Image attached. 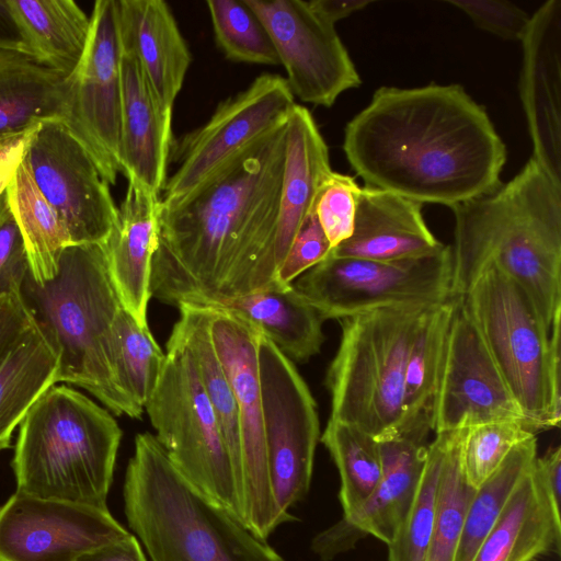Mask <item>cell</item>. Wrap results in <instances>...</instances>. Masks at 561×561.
I'll return each mask as SVG.
<instances>
[{"mask_svg": "<svg viewBox=\"0 0 561 561\" xmlns=\"http://www.w3.org/2000/svg\"><path fill=\"white\" fill-rule=\"evenodd\" d=\"M59 358L36 325L0 366V451L33 404L56 383Z\"/></svg>", "mask_w": 561, "mask_h": 561, "instance_id": "4dcf8cb0", "label": "cell"}, {"mask_svg": "<svg viewBox=\"0 0 561 561\" xmlns=\"http://www.w3.org/2000/svg\"><path fill=\"white\" fill-rule=\"evenodd\" d=\"M533 436L536 434L519 421H495L466 428L460 462L468 485L477 490L499 469L516 445Z\"/></svg>", "mask_w": 561, "mask_h": 561, "instance_id": "ab89813d", "label": "cell"}, {"mask_svg": "<svg viewBox=\"0 0 561 561\" xmlns=\"http://www.w3.org/2000/svg\"><path fill=\"white\" fill-rule=\"evenodd\" d=\"M446 3L465 12L483 31L506 41H522L530 15L506 0H447Z\"/></svg>", "mask_w": 561, "mask_h": 561, "instance_id": "b9f144b4", "label": "cell"}, {"mask_svg": "<svg viewBox=\"0 0 561 561\" xmlns=\"http://www.w3.org/2000/svg\"><path fill=\"white\" fill-rule=\"evenodd\" d=\"M129 535L107 508L19 492L0 506V561H76Z\"/></svg>", "mask_w": 561, "mask_h": 561, "instance_id": "e0dca14e", "label": "cell"}, {"mask_svg": "<svg viewBox=\"0 0 561 561\" xmlns=\"http://www.w3.org/2000/svg\"><path fill=\"white\" fill-rule=\"evenodd\" d=\"M465 430L445 431L436 514L425 561H455L456 558L467 507L476 491L466 482L461 469Z\"/></svg>", "mask_w": 561, "mask_h": 561, "instance_id": "d590c367", "label": "cell"}, {"mask_svg": "<svg viewBox=\"0 0 561 561\" xmlns=\"http://www.w3.org/2000/svg\"><path fill=\"white\" fill-rule=\"evenodd\" d=\"M259 373L266 460L277 527L309 492L320 440L317 404L294 363L261 335Z\"/></svg>", "mask_w": 561, "mask_h": 561, "instance_id": "8fae6325", "label": "cell"}, {"mask_svg": "<svg viewBox=\"0 0 561 561\" xmlns=\"http://www.w3.org/2000/svg\"><path fill=\"white\" fill-rule=\"evenodd\" d=\"M446 432L435 433L409 513L388 547V561H425L434 526Z\"/></svg>", "mask_w": 561, "mask_h": 561, "instance_id": "74e56055", "label": "cell"}, {"mask_svg": "<svg viewBox=\"0 0 561 561\" xmlns=\"http://www.w3.org/2000/svg\"><path fill=\"white\" fill-rule=\"evenodd\" d=\"M84 53L66 78L68 107L64 125L89 152L104 180L121 173V39L117 0H96Z\"/></svg>", "mask_w": 561, "mask_h": 561, "instance_id": "4fadbf2b", "label": "cell"}, {"mask_svg": "<svg viewBox=\"0 0 561 561\" xmlns=\"http://www.w3.org/2000/svg\"><path fill=\"white\" fill-rule=\"evenodd\" d=\"M165 346L160 378L144 408L154 437L185 480L244 525L231 459L178 321Z\"/></svg>", "mask_w": 561, "mask_h": 561, "instance_id": "ba28073f", "label": "cell"}, {"mask_svg": "<svg viewBox=\"0 0 561 561\" xmlns=\"http://www.w3.org/2000/svg\"><path fill=\"white\" fill-rule=\"evenodd\" d=\"M121 47L139 61L163 112L172 114L192 62L188 45L162 0H117Z\"/></svg>", "mask_w": 561, "mask_h": 561, "instance_id": "7402d4cb", "label": "cell"}, {"mask_svg": "<svg viewBox=\"0 0 561 561\" xmlns=\"http://www.w3.org/2000/svg\"><path fill=\"white\" fill-rule=\"evenodd\" d=\"M122 435L107 409L54 385L19 425L11 463L16 492L107 508Z\"/></svg>", "mask_w": 561, "mask_h": 561, "instance_id": "8992f818", "label": "cell"}, {"mask_svg": "<svg viewBox=\"0 0 561 561\" xmlns=\"http://www.w3.org/2000/svg\"><path fill=\"white\" fill-rule=\"evenodd\" d=\"M364 537L366 535L363 531L342 517L312 539L311 549L323 561H330L337 554L353 549Z\"/></svg>", "mask_w": 561, "mask_h": 561, "instance_id": "bcb514c9", "label": "cell"}, {"mask_svg": "<svg viewBox=\"0 0 561 561\" xmlns=\"http://www.w3.org/2000/svg\"><path fill=\"white\" fill-rule=\"evenodd\" d=\"M489 355L518 403L528 431L559 426L550 381V331L525 291L494 265L459 297Z\"/></svg>", "mask_w": 561, "mask_h": 561, "instance_id": "9c48e42d", "label": "cell"}, {"mask_svg": "<svg viewBox=\"0 0 561 561\" xmlns=\"http://www.w3.org/2000/svg\"><path fill=\"white\" fill-rule=\"evenodd\" d=\"M26 55L67 78L90 34V16L73 0H7Z\"/></svg>", "mask_w": 561, "mask_h": 561, "instance_id": "f546056e", "label": "cell"}, {"mask_svg": "<svg viewBox=\"0 0 561 561\" xmlns=\"http://www.w3.org/2000/svg\"><path fill=\"white\" fill-rule=\"evenodd\" d=\"M22 297L59 358L57 382L82 388L115 415L140 419L144 410L122 390L115 370L113 327L124 308L103 244H70L57 275L42 284L31 274Z\"/></svg>", "mask_w": 561, "mask_h": 561, "instance_id": "277c9868", "label": "cell"}, {"mask_svg": "<svg viewBox=\"0 0 561 561\" xmlns=\"http://www.w3.org/2000/svg\"><path fill=\"white\" fill-rule=\"evenodd\" d=\"M0 49L26 54L25 46L10 13L7 0H0Z\"/></svg>", "mask_w": 561, "mask_h": 561, "instance_id": "f5cc1de1", "label": "cell"}, {"mask_svg": "<svg viewBox=\"0 0 561 561\" xmlns=\"http://www.w3.org/2000/svg\"><path fill=\"white\" fill-rule=\"evenodd\" d=\"M536 466L540 471L553 502L560 506L561 497V448H549L542 457H537Z\"/></svg>", "mask_w": 561, "mask_h": 561, "instance_id": "f907efd6", "label": "cell"}, {"mask_svg": "<svg viewBox=\"0 0 561 561\" xmlns=\"http://www.w3.org/2000/svg\"><path fill=\"white\" fill-rule=\"evenodd\" d=\"M217 47L231 61L279 65L271 36L244 0L206 1Z\"/></svg>", "mask_w": 561, "mask_h": 561, "instance_id": "f35d334b", "label": "cell"}, {"mask_svg": "<svg viewBox=\"0 0 561 561\" xmlns=\"http://www.w3.org/2000/svg\"><path fill=\"white\" fill-rule=\"evenodd\" d=\"M451 247L415 259L328 255L291 284L322 318L341 320L386 307L434 306L450 298Z\"/></svg>", "mask_w": 561, "mask_h": 561, "instance_id": "30bf717a", "label": "cell"}, {"mask_svg": "<svg viewBox=\"0 0 561 561\" xmlns=\"http://www.w3.org/2000/svg\"><path fill=\"white\" fill-rule=\"evenodd\" d=\"M211 308L245 320L291 362H307L324 342V319L291 285L253 291Z\"/></svg>", "mask_w": 561, "mask_h": 561, "instance_id": "f1b7e54d", "label": "cell"}, {"mask_svg": "<svg viewBox=\"0 0 561 561\" xmlns=\"http://www.w3.org/2000/svg\"><path fill=\"white\" fill-rule=\"evenodd\" d=\"M285 129L241 149L182 198L160 202L151 297L178 308L216 307L279 287L275 240Z\"/></svg>", "mask_w": 561, "mask_h": 561, "instance_id": "6da1fadb", "label": "cell"}, {"mask_svg": "<svg viewBox=\"0 0 561 561\" xmlns=\"http://www.w3.org/2000/svg\"><path fill=\"white\" fill-rule=\"evenodd\" d=\"M268 32L294 96L331 107L360 77L334 24L302 0H244Z\"/></svg>", "mask_w": 561, "mask_h": 561, "instance_id": "2e32d148", "label": "cell"}, {"mask_svg": "<svg viewBox=\"0 0 561 561\" xmlns=\"http://www.w3.org/2000/svg\"><path fill=\"white\" fill-rule=\"evenodd\" d=\"M360 190L352 176L333 171L317 196L313 213L332 249L353 232Z\"/></svg>", "mask_w": 561, "mask_h": 561, "instance_id": "60d3db41", "label": "cell"}, {"mask_svg": "<svg viewBox=\"0 0 561 561\" xmlns=\"http://www.w3.org/2000/svg\"><path fill=\"white\" fill-rule=\"evenodd\" d=\"M560 550V506L553 502L535 461L472 561H533L548 552L559 554Z\"/></svg>", "mask_w": 561, "mask_h": 561, "instance_id": "cb8c5ba5", "label": "cell"}, {"mask_svg": "<svg viewBox=\"0 0 561 561\" xmlns=\"http://www.w3.org/2000/svg\"><path fill=\"white\" fill-rule=\"evenodd\" d=\"M328 146L310 111L295 104L285 129V163L275 240L277 270L332 173ZM277 274V273H276Z\"/></svg>", "mask_w": 561, "mask_h": 561, "instance_id": "d4e9b609", "label": "cell"}, {"mask_svg": "<svg viewBox=\"0 0 561 561\" xmlns=\"http://www.w3.org/2000/svg\"><path fill=\"white\" fill-rule=\"evenodd\" d=\"M114 363L124 393L139 408L152 394L160 378L165 353L152 336L149 327L140 325L123 308L113 327Z\"/></svg>", "mask_w": 561, "mask_h": 561, "instance_id": "8d00e7d4", "label": "cell"}, {"mask_svg": "<svg viewBox=\"0 0 561 561\" xmlns=\"http://www.w3.org/2000/svg\"><path fill=\"white\" fill-rule=\"evenodd\" d=\"M343 150L366 186L450 208L493 193L506 148L459 84L381 87L344 129Z\"/></svg>", "mask_w": 561, "mask_h": 561, "instance_id": "7a4b0ae2", "label": "cell"}, {"mask_svg": "<svg viewBox=\"0 0 561 561\" xmlns=\"http://www.w3.org/2000/svg\"><path fill=\"white\" fill-rule=\"evenodd\" d=\"M208 308L211 340L238 408L244 526L256 537L266 540L277 525L266 460L259 373V345L262 334L229 311Z\"/></svg>", "mask_w": 561, "mask_h": 561, "instance_id": "5bb4252c", "label": "cell"}, {"mask_svg": "<svg viewBox=\"0 0 561 561\" xmlns=\"http://www.w3.org/2000/svg\"><path fill=\"white\" fill-rule=\"evenodd\" d=\"M308 2L320 16L332 24L371 3L369 0H312Z\"/></svg>", "mask_w": 561, "mask_h": 561, "instance_id": "816d5d0a", "label": "cell"}, {"mask_svg": "<svg viewBox=\"0 0 561 561\" xmlns=\"http://www.w3.org/2000/svg\"><path fill=\"white\" fill-rule=\"evenodd\" d=\"M65 77L31 56L0 49V140L48 121L65 123Z\"/></svg>", "mask_w": 561, "mask_h": 561, "instance_id": "83f0119b", "label": "cell"}, {"mask_svg": "<svg viewBox=\"0 0 561 561\" xmlns=\"http://www.w3.org/2000/svg\"><path fill=\"white\" fill-rule=\"evenodd\" d=\"M36 325L22 295L0 296V366Z\"/></svg>", "mask_w": 561, "mask_h": 561, "instance_id": "f6af8a7d", "label": "cell"}, {"mask_svg": "<svg viewBox=\"0 0 561 561\" xmlns=\"http://www.w3.org/2000/svg\"><path fill=\"white\" fill-rule=\"evenodd\" d=\"M340 474L339 499L343 516L359 510L376 491L381 460L376 437L363 430L329 420L320 436Z\"/></svg>", "mask_w": 561, "mask_h": 561, "instance_id": "836d02e7", "label": "cell"}, {"mask_svg": "<svg viewBox=\"0 0 561 561\" xmlns=\"http://www.w3.org/2000/svg\"><path fill=\"white\" fill-rule=\"evenodd\" d=\"M123 496L128 525L151 561H285L185 480L148 432L135 437Z\"/></svg>", "mask_w": 561, "mask_h": 561, "instance_id": "5b68a950", "label": "cell"}, {"mask_svg": "<svg viewBox=\"0 0 561 561\" xmlns=\"http://www.w3.org/2000/svg\"><path fill=\"white\" fill-rule=\"evenodd\" d=\"M519 93L533 158L561 186V0H548L530 15L522 38Z\"/></svg>", "mask_w": 561, "mask_h": 561, "instance_id": "d6986e66", "label": "cell"}, {"mask_svg": "<svg viewBox=\"0 0 561 561\" xmlns=\"http://www.w3.org/2000/svg\"><path fill=\"white\" fill-rule=\"evenodd\" d=\"M28 274L30 265L24 242L10 214L0 227V296L22 295Z\"/></svg>", "mask_w": 561, "mask_h": 561, "instance_id": "ee69618b", "label": "cell"}, {"mask_svg": "<svg viewBox=\"0 0 561 561\" xmlns=\"http://www.w3.org/2000/svg\"><path fill=\"white\" fill-rule=\"evenodd\" d=\"M331 250L332 245L312 211L302 222L277 270V285L289 287L300 275L322 262Z\"/></svg>", "mask_w": 561, "mask_h": 561, "instance_id": "7bdbcfd3", "label": "cell"}, {"mask_svg": "<svg viewBox=\"0 0 561 561\" xmlns=\"http://www.w3.org/2000/svg\"><path fill=\"white\" fill-rule=\"evenodd\" d=\"M458 301L449 298L434 306L420 324L408 358L401 417L392 435L426 443L434 428L446 343Z\"/></svg>", "mask_w": 561, "mask_h": 561, "instance_id": "4316f807", "label": "cell"}, {"mask_svg": "<svg viewBox=\"0 0 561 561\" xmlns=\"http://www.w3.org/2000/svg\"><path fill=\"white\" fill-rule=\"evenodd\" d=\"M76 561H147L139 540L131 534L122 540L94 548Z\"/></svg>", "mask_w": 561, "mask_h": 561, "instance_id": "c3c4849f", "label": "cell"}, {"mask_svg": "<svg viewBox=\"0 0 561 561\" xmlns=\"http://www.w3.org/2000/svg\"><path fill=\"white\" fill-rule=\"evenodd\" d=\"M295 104L285 78L274 73L256 77L220 102L205 124L173 140L170 162L176 169L165 182L161 204L182 198L230 157L286 124Z\"/></svg>", "mask_w": 561, "mask_h": 561, "instance_id": "7c38bea8", "label": "cell"}, {"mask_svg": "<svg viewBox=\"0 0 561 561\" xmlns=\"http://www.w3.org/2000/svg\"><path fill=\"white\" fill-rule=\"evenodd\" d=\"M451 209L450 298L461 297L494 265L525 291L550 331L561 310V186L531 157L493 193Z\"/></svg>", "mask_w": 561, "mask_h": 561, "instance_id": "3957f363", "label": "cell"}, {"mask_svg": "<svg viewBox=\"0 0 561 561\" xmlns=\"http://www.w3.org/2000/svg\"><path fill=\"white\" fill-rule=\"evenodd\" d=\"M38 126L0 140V198L5 194L23 162L27 147Z\"/></svg>", "mask_w": 561, "mask_h": 561, "instance_id": "7dc6e473", "label": "cell"}, {"mask_svg": "<svg viewBox=\"0 0 561 561\" xmlns=\"http://www.w3.org/2000/svg\"><path fill=\"white\" fill-rule=\"evenodd\" d=\"M561 310H559L553 318L550 329L549 343H550V381L552 393V405L554 414L561 419V368H560V340H561Z\"/></svg>", "mask_w": 561, "mask_h": 561, "instance_id": "681fc988", "label": "cell"}, {"mask_svg": "<svg viewBox=\"0 0 561 561\" xmlns=\"http://www.w3.org/2000/svg\"><path fill=\"white\" fill-rule=\"evenodd\" d=\"M381 478L371 497L353 515L342 516L366 536L389 546L413 503L424 469L427 445L390 435L377 439Z\"/></svg>", "mask_w": 561, "mask_h": 561, "instance_id": "484cf974", "label": "cell"}, {"mask_svg": "<svg viewBox=\"0 0 561 561\" xmlns=\"http://www.w3.org/2000/svg\"><path fill=\"white\" fill-rule=\"evenodd\" d=\"M160 196L127 182L125 197L103 243L111 278L124 308L140 325H148L151 260L158 234Z\"/></svg>", "mask_w": 561, "mask_h": 561, "instance_id": "603a6c76", "label": "cell"}, {"mask_svg": "<svg viewBox=\"0 0 561 561\" xmlns=\"http://www.w3.org/2000/svg\"><path fill=\"white\" fill-rule=\"evenodd\" d=\"M5 198L24 242L32 278L38 284L53 279L64 249L72 243L24 160L5 191Z\"/></svg>", "mask_w": 561, "mask_h": 561, "instance_id": "1f68e13d", "label": "cell"}, {"mask_svg": "<svg viewBox=\"0 0 561 561\" xmlns=\"http://www.w3.org/2000/svg\"><path fill=\"white\" fill-rule=\"evenodd\" d=\"M533 436L516 445L499 469L473 493L465 515L455 561H472L515 486L537 458Z\"/></svg>", "mask_w": 561, "mask_h": 561, "instance_id": "e575fe53", "label": "cell"}, {"mask_svg": "<svg viewBox=\"0 0 561 561\" xmlns=\"http://www.w3.org/2000/svg\"><path fill=\"white\" fill-rule=\"evenodd\" d=\"M422 205L365 185L360 190L353 232L333 248L330 255L396 261L440 251L445 244L426 226Z\"/></svg>", "mask_w": 561, "mask_h": 561, "instance_id": "44dd1931", "label": "cell"}, {"mask_svg": "<svg viewBox=\"0 0 561 561\" xmlns=\"http://www.w3.org/2000/svg\"><path fill=\"white\" fill-rule=\"evenodd\" d=\"M179 309L178 322L181 324L194 355L204 389L219 424L231 459L243 511L242 451L238 408L230 382L211 340L210 310L208 307L193 305H183Z\"/></svg>", "mask_w": 561, "mask_h": 561, "instance_id": "d6a6232c", "label": "cell"}, {"mask_svg": "<svg viewBox=\"0 0 561 561\" xmlns=\"http://www.w3.org/2000/svg\"><path fill=\"white\" fill-rule=\"evenodd\" d=\"M434 306L386 307L339 320L341 341L325 377L329 420L354 425L377 439L394 433L409 354Z\"/></svg>", "mask_w": 561, "mask_h": 561, "instance_id": "52a82bcc", "label": "cell"}, {"mask_svg": "<svg viewBox=\"0 0 561 561\" xmlns=\"http://www.w3.org/2000/svg\"><path fill=\"white\" fill-rule=\"evenodd\" d=\"M24 161L38 187L64 222L72 244H103L118 207L96 164L60 122L42 123Z\"/></svg>", "mask_w": 561, "mask_h": 561, "instance_id": "9a60e30c", "label": "cell"}, {"mask_svg": "<svg viewBox=\"0 0 561 561\" xmlns=\"http://www.w3.org/2000/svg\"><path fill=\"white\" fill-rule=\"evenodd\" d=\"M121 49V173L160 196L174 140L172 114L162 111L137 58Z\"/></svg>", "mask_w": 561, "mask_h": 561, "instance_id": "ffe728a7", "label": "cell"}, {"mask_svg": "<svg viewBox=\"0 0 561 561\" xmlns=\"http://www.w3.org/2000/svg\"><path fill=\"white\" fill-rule=\"evenodd\" d=\"M495 421L525 425L518 403L458 301L446 343L433 431Z\"/></svg>", "mask_w": 561, "mask_h": 561, "instance_id": "ac0fdd59", "label": "cell"}]
</instances>
